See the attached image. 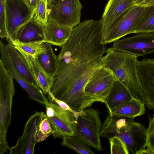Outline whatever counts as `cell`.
Masks as SVG:
<instances>
[{"label": "cell", "instance_id": "ffe728a7", "mask_svg": "<svg viewBox=\"0 0 154 154\" xmlns=\"http://www.w3.org/2000/svg\"><path fill=\"white\" fill-rule=\"evenodd\" d=\"M134 98L128 89L116 80L104 103L110 112L116 107Z\"/></svg>", "mask_w": 154, "mask_h": 154}, {"label": "cell", "instance_id": "7c38bea8", "mask_svg": "<svg viewBox=\"0 0 154 154\" xmlns=\"http://www.w3.org/2000/svg\"><path fill=\"white\" fill-rule=\"evenodd\" d=\"M4 45L2 41L0 42L1 59L5 67L10 72L14 79L27 93L31 99L45 105L48 100L42 89L28 82L18 73L12 64Z\"/></svg>", "mask_w": 154, "mask_h": 154}, {"label": "cell", "instance_id": "5b68a950", "mask_svg": "<svg viewBox=\"0 0 154 154\" xmlns=\"http://www.w3.org/2000/svg\"><path fill=\"white\" fill-rule=\"evenodd\" d=\"M5 25L8 42H16L18 33L34 13L23 0H5Z\"/></svg>", "mask_w": 154, "mask_h": 154}, {"label": "cell", "instance_id": "2e32d148", "mask_svg": "<svg viewBox=\"0 0 154 154\" xmlns=\"http://www.w3.org/2000/svg\"><path fill=\"white\" fill-rule=\"evenodd\" d=\"M44 26V42L60 47L68 41L73 28L53 20L48 21Z\"/></svg>", "mask_w": 154, "mask_h": 154}, {"label": "cell", "instance_id": "cb8c5ba5", "mask_svg": "<svg viewBox=\"0 0 154 154\" xmlns=\"http://www.w3.org/2000/svg\"><path fill=\"white\" fill-rule=\"evenodd\" d=\"M53 130L46 114L42 112L37 120L35 133V139L37 143L44 141L53 134Z\"/></svg>", "mask_w": 154, "mask_h": 154}, {"label": "cell", "instance_id": "30bf717a", "mask_svg": "<svg viewBox=\"0 0 154 154\" xmlns=\"http://www.w3.org/2000/svg\"><path fill=\"white\" fill-rule=\"evenodd\" d=\"M113 42L112 47L116 51L137 57L154 52V32L137 34Z\"/></svg>", "mask_w": 154, "mask_h": 154}, {"label": "cell", "instance_id": "83f0119b", "mask_svg": "<svg viewBox=\"0 0 154 154\" xmlns=\"http://www.w3.org/2000/svg\"><path fill=\"white\" fill-rule=\"evenodd\" d=\"M108 139L110 144L111 154H129V151L126 145L119 137L115 136Z\"/></svg>", "mask_w": 154, "mask_h": 154}, {"label": "cell", "instance_id": "8fae6325", "mask_svg": "<svg viewBox=\"0 0 154 154\" xmlns=\"http://www.w3.org/2000/svg\"><path fill=\"white\" fill-rule=\"evenodd\" d=\"M138 71L145 104L154 109V59L144 58L138 61Z\"/></svg>", "mask_w": 154, "mask_h": 154}, {"label": "cell", "instance_id": "9a60e30c", "mask_svg": "<svg viewBox=\"0 0 154 154\" xmlns=\"http://www.w3.org/2000/svg\"><path fill=\"white\" fill-rule=\"evenodd\" d=\"M4 45L12 64L18 73L28 82L40 88L27 62L20 51L10 42Z\"/></svg>", "mask_w": 154, "mask_h": 154}, {"label": "cell", "instance_id": "9c48e42d", "mask_svg": "<svg viewBox=\"0 0 154 154\" xmlns=\"http://www.w3.org/2000/svg\"><path fill=\"white\" fill-rule=\"evenodd\" d=\"M116 80L111 71L103 66L93 74L86 84L85 95L94 102L105 103Z\"/></svg>", "mask_w": 154, "mask_h": 154}, {"label": "cell", "instance_id": "44dd1931", "mask_svg": "<svg viewBox=\"0 0 154 154\" xmlns=\"http://www.w3.org/2000/svg\"><path fill=\"white\" fill-rule=\"evenodd\" d=\"M145 104L141 101L134 98L112 109L109 114L111 115L134 119L144 114Z\"/></svg>", "mask_w": 154, "mask_h": 154}, {"label": "cell", "instance_id": "d6986e66", "mask_svg": "<svg viewBox=\"0 0 154 154\" xmlns=\"http://www.w3.org/2000/svg\"><path fill=\"white\" fill-rule=\"evenodd\" d=\"M27 62L29 66L36 78L44 94L50 93L53 83V78L49 77L40 64L37 58L17 48Z\"/></svg>", "mask_w": 154, "mask_h": 154}, {"label": "cell", "instance_id": "ac0fdd59", "mask_svg": "<svg viewBox=\"0 0 154 154\" xmlns=\"http://www.w3.org/2000/svg\"><path fill=\"white\" fill-rule=\"evenodd\" d=\"M44 26L32 17L19 32L16 41L22 42H44Z\"/></svg>", "mask_w": 154, "mask_h": 154}, {"label": "cell", "instance_id": "8992f818", "mask_svg": "<svg viewBox=\"0 0 154 154\" xmlns=\"http://www.w3.org/2000/svg\"><path fill=\"white\" fill-rule=\"evenodd\" d=\"M45 108L46 116L54 138L74 136L73 125L76 119L71 112L62 109L51 99H49Z\"/></svg>", "mask_w": 154, "mask_h": 154}, {"label": "cell", "instance_id": "e0dca14e", "mask_svg": "<svg viewBox=\"0 0 154 154\" xmlns=\"http://www.w3.org/2000/svg\"><path fill=\"white\" fill-rule=\"evenodd\" d=\"M134 119L113 116H107L101 127L100 136L108 139L118 136L124 133L130 126Z\"/></svg>", "mask_w": 154, "mask_h": 154}, {"label": "cell", "instance_id": "5bb4252c", "mask_svg": "<svg viewBox=\"0 0 154 154\" xmlns=\"http://www.w3.org/2000/svg\"><path fill=\"white\" fill-rule=\"evenodd\" d=\"M134 5V0H109L101 19L102 36L122 14Z\"/></svg>", "mask_w": 154, "mask_h": 154}, {"label": "cell", "instance_id": "603a6c76", "mask_svg": "<svg viewBox=\"0 0 154 154\" xmlns=\"http://www.w3.org/2000/svg\"><path fill=\"white\" fill-rule=\"evenodd\" d=\"M52 45V44L46 42L45 52L38 56L37 58L45 72L53 78L57 67L58 56L54 53Z\"/></svg>", "mask_w": 154, "mask_h": 154}, {"label": "cell", "instance_id": "7402d4cb", "mask_svg": "<svg viewBox=\"0 0 154 154\" xmlns=\"http://www.w3.org/2000/svg\"><path fill=\"white\" fill-rule=\"evenodd\" d=\"M153 32H154V4L145 6L131 33Z\"/></svg>", "mask_w": 154, "mask_h": 154}, {"label": "cell", "instance_id": "f1b7e54d", "mask_svg": "<svg viewBox=\"0 0 154 154\" xmlns=\"http://www.w3.org/2000/svg\"><path fill=\"white\" fill-rule=\"evenodd\" d=\"M33 17L44 25L48 21L47 10L46 0H40L34 11Z\"/></svg>", "mask_w": 154, "mask_h": 154}, {"label": "cell", "instance_id": "f546056e", "mask_svg": "<svg viewBox=\"0 0 154 154\" xmlns=\"http://www.w3.org/2000/svg\"><path fill=\"white\" fill-rule=\"evenodd\" d=\"M5 0H0V36L3 39L8 38L5 25Z\"/></svg>", "mask_w": 154, "mask_h": 154}, {"label": "cell", "instance_id": "d4e9b609", "mask_svg": "<svg viewBox=\"0 0 154 154\" xmlns=\"http://www.w3.org/2000/svg\"><path fill=\"white\" fill-rule=\"evenodd\" d=\"M10 42L16 48L36 58L45 53L46 50V42H22L16 41Z\"/></svg>", "mask_w": 154, "mask_h": 154}, {"label": "cell", "instance_id": "1f68e13d", "mask_svg": "<svg viewBox=\"0 0 154 154\" xmlns=\"http://www.w3.org/2000/svg\"><path fill=\"white\" fill-rule=\"evenodd\" d=\"M154 4V0H145L140 5L146 6Z\"/></svg>", "mask_w": 154, "mask_h": 154}, {"label": "cell", "instance_id": "484cf974", "mask_svg": "<svg viewBox=\"0 0 154 154\" xmlns=\"http://www.w3.org/2000/svg\"><path fill=\"white\" fill-rule=\"evenodd\" d=\"M61 144L68 147L79 154H94L89 146L74 136H65L62 138Z\"/></svg>", "mask_w": 154, "mask_h": 154}, {"label": "cell", "instance_id": "277c9868", "mask_svg": "<svg viewBox=\"0 0 154 154\" xmlns=\"http://www.w3.org/2000/svg\"><path fill=\"white\" fill-rule=\"evenodd\" d=\"M74 123V136L96 150H103L100 139L101 123L100 112L92 107L85 108Z\"/></svg>", "mask_w": 154, "mask_h": 154}, {"label": "cell", "instance_id": "d6a6232c", "mask_svg": "<svg viewBox=\"0 0 154 154\" xmlns=\"http://www.w3.org/2000/svg\"><path fill=\"white\" fill-rule=\"evenodd\" d=\"M53 0H46L47 4V10L50 8L51 3Z\"/></svg>", "mask_w": 154, "mask_h": 154}, {"label": "cell", "instance_id": "4316f807", "mask_svg": "<svg viewBox=\"0 0 154 154\" xmlns=\"http://www.w3.org/2000/svg\"><path fill=\"white\" fill-rule=\"evenodd\" d=\"M154 154V112L152 116L149 117V123L146 128V148L142 154Z\"/></svg>", "mask_w": 154, "mask_h": 154}, {"label": "cell", "instance_id": "3957f363", "mask_svg": "<svg viewBox=\"0 0 154 154\" xmlns=\"http://www.w3.org/2000/svg\"><path fill=\"white\" fill-rule=\"evenodd\" d=\"M14 77L0 60V150L5 152L9 147L6 136L12 115L13 98L15 92Z\"/></svg>", "mask_w": 154, "mask_h": 154}, {"label": "cell", "instance_id": "ba28073f", "mask_svg": "<svg viewBox=\"0 0 154 154\" xmlns=\"http://www.w3.org/2000/svg\"><path fill=\"white\" fill-rule=\"evenodd\" d=\"M145 6L135 5L122 14L102 36V43L106 45L131 34Z\"/></svg>", "mask_w": 154, "mask_h": 154}, {"label": "cell", "instance_id": "836d02e7", "mask_svg": "<svg viewBox=\"0 0 154 154\" xmlns=\"http://www.w3.org/2000/svg\"><path fill=\"white\" fill-rule=\"evenodd\" d=\"M145 0H134V3L135 5H140Z\"/></svg>", "mask_w": 154, "mask_h": 154}, {"label": "cell", "instance_id": "4fadbf2b", "mask_svg": "<svg viewBox=\"0 0 154 154\" xmlns=\"http://www.w3.org/2000/svg\"><path fill=\"white\" fill-rule=\"evenodd\" d=\"M42 112H35L32 115L26 122L22 135L19 138L16 143L10 148L11 154H33L36 142L35 133L37 119Z\"/></svg>", "mask_w": 154, "mask_h": 154}, {"label": "cell", "instance_id": "7a4b0ae2", "mask_svg": "<svg viewBox=\"0 0 154 154\" xmlns=\"http://www.w3.org/2000/svg\"><path fill=\"white\" fill-rule=\"evenodd\" d=\"M136 56L116 51L112 47L107 49L103 56V66L112 72L116 80L134 94L141 89Z\"/></svg>", "mask_w": 154, "mask_h": 154}, {"label": "cell", "instance_id": "4dcf8cb0", "mask_svg": "<svg viewBox=\"0 0 154 154\" xmlns=\"http://www.w3.org/2000/svg\"><path fill=\"white\" fill-rule=\"evenodd\" d=\"M34 13L39 2L40 0H23Z\"/></svg>", "mask_w": 154, "mask_h": 154}, {"label": "cell", "instance_id": "6da1fadb", "mask_svg": "<svg viewBox=\"0 0 154 154\" xmlns=\"http://www.w3.org/2000/svg\"><path fill=\"white\" fill-rule=\"evenodd\" d=\"M101 35V19L85 20L72 28L58 55L50 93L75 111H83L94 103L85 95L84 89L93 74L103 66L106 49Z\"/></svg>", "mask_w": 154, "mask_h": 154}, {"label": "cell", "instance_id": "52a82bcc", "mask_svg": "<svg viewBox=\"0 0 154 154\" xmlns=\"http://www.w3.org/2000/svg\"><path fill=\"white\" fill-rule=\"evenodd\" d=\"M82 8L79 0H53L47 11L48 21L54 20L73 28L80 23Z\"/></svg>", "mask_w": 154, "mask_h": 154}]
</instances>
